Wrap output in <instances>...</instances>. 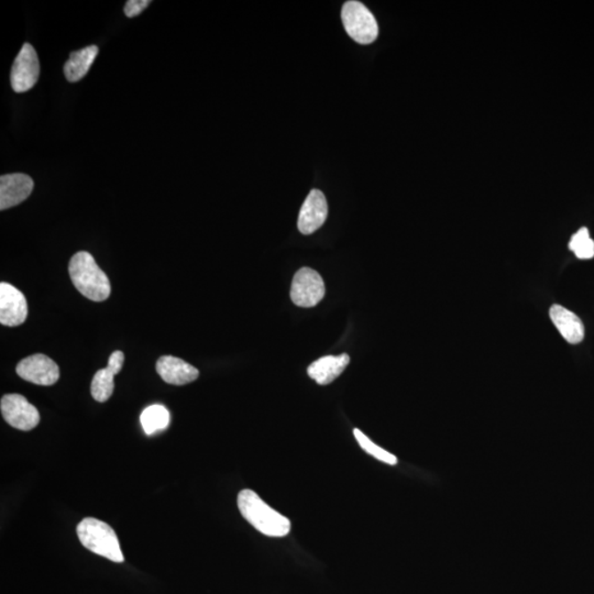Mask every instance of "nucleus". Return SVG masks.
Masks as SVG:
<instances>
[{"instance_id":"19","label":"nucleus","mask_w":594,"mask_h":594,"mask_svg":"<svg viewBox=\"0 0 594 594\" xmlns=\"http://www.w3.org/2000/svg\"><path fill=\"white\" fill-rule=\"evenodd\" d=\"M353 435L356 437L361 448L365 450L367 454L371 455L372 457L380 460L382 463L391 464V466H394V464L398 463V458H396L394 455L388 453V451L382 449L381 447L372 443V441L368 439L361 431H359L358 428L353 431Z\"/></svg>"},{"instance_id":"10","label":"nucleus","mask_w":594,"mask_h":594,"mask_svg":"<svg viewBox=\"0 0 594 594\" xmlns=\"http://www.w3.org/2000/svg\"><path fill=\"white\" fill-rule=\"evenodd\" d=\"M34 179L22 173L4 174L0 178V210L21 204L34 190Z\"/></svg>"},{"instance_id":"4","label":"nucleus","mask_w":594,"mask_h":594,"mask_svg":"<svg viewBox=\"0 0 594 594\" xmlns=\"http://www.w3.org/2000/svg\"><path fill=\"white\" fill-rule=\"evenodd\" d=\"M342 20L348 36L360 44L375 43L379 35V26L375 16L365 4L350 0L344 4Z\"/></svg>"},{"instance_id":"13","label":"nucleus","mask_w":594,"mask_h":594,"mask_svg":"<svg viewBox=\"0 0 594 594\" xmlns=\"http://www.w3.org/2000/svg\"><path fill=\"white\" fill-rule=\"evenodd\" d=\"M155 369L161 379L173 385H186L197 380L200 376V371L195 367L173 356L159 358Z\"/></svg>"},{"instance_id":"14","label":"nucleus","mask_w":594,"mask_h":594,"mask_svg":"<svg viewBox=\"0 0 594 594\" xmlns=\"http://www.w3.org/2000/svg\"><path fill=\"white\" fill-rule=\"evenodd\" d=\"M550 316L556 329L569 344L577 345L582 342L584 338L583 322L574 313L555 304L550 307Z\"/></svg>"},{"instance_id":"9","label":"nucleus","mask_w":594,"mask_h":594,"mask_svg":"<svg viewBox=\"0 0 594 594\" xmlns=\"http://www.w3.org/2000/svg\"><path fill=\"white\" fill-rule=\"evenodd\" d=\"M28 316L27 299L13 285L0 284V322L8 327L24 324Z\"/></svg>"},{"instance_id":"16","label":"nucleus","mask_w":594,"mask_h":594,"mask_svg":"<svg viewBox=\"0 0 594 594\" xmlns=\"http://www.w3.org/2000/svg\"><path fill=\"white\" fill-rule=\"evenodd\" d=\"M98 54L99 48L96 45H90V47L72 52L70 59L64 66L67 80L71 83L81 81L93 66Z\"/></svg>"},{"instance_id":"2","label":"nucleus","mask_w":594,"mask_h":594,"mask_svg":"<svg viewBox=\"0 0 594 594\" xmlns=\"http://www.w3.org/2000/svg\"><path fill=\"white\" fill-rule=\"evenodd\" d=\"M68 273L77 291L94 302H103L112 292L108 276L86 251H80L72 257L68 265Z\"/></svg>"},{"instance_id":"3","label":"nucleus","mask_w":594,"mask_h":594,"mask_svg":"<svg viewBox=\"0 0 594 594\" xmlns=\"http://www.w3.org/2000/svg\"><path fill=\"white\" fill-rule=\"evenodd\" d=\"M76 533L81 544L94 554L105 557L114 563H123L117 534L107 523L94 518H86L77 525Z\"/></svg>"},{"instance_id":"20","label":"nucleus","mask_w":594,"mask_h":594,"mask_svg":"<svg viewBox=\"0 0 594 594\" xmlns=\"http://www.w3.org/2000/svg\"><path fill=\"white\" fill-rule=\"evenodd\" d=\"M150 4V0H129L124 6V13L128 18L139 16Z\"/></svg>"},{"instance_id":"11","label":"nucleus","mask_w":594,"mask_h":594,"mask_svg":"<svg viewBox=\"0 0 594 594\" xmlns=\"http://www.w3.org/2000/svg\"><path fill=\"white\" fill-rule=\"evenodd\" d=\"M329 215L324 193L320 190H312L302 205L298 216V230L303 234H314L326 222Z\"/></svg>"},{"instance_id":"15","label":"nucleus","mask_w":594,"mask_h":594,"mask_svg":"<svg viewBox=\"0 0 594 594\" xmlns=\"http://www.w3.org/2000/svg\"><path fill=\"white\" fill-rule=\"evenodd\" d=\"M349 363L350 357L347 353L321 357L308 367L307 375L320 385H327L337 379Z\"/></svg>"},{"instance_id":"18","label":"nucleus","mask_w":594,"mask_h":594,"mask_svg":"<svg viewBox=\"0 0 594 594\" xmlns=\"http://www.w3.org/2000/svg\"><path fill=\"white\" fill-rule=\"evenodd\" d=\"M569 249L574 252L578 259L589 260L594 257V242L586 227L578 230L571 238Z\"/></svg>"},{"instance_id":"17","label":"nucleus","mask_w":594,"mask_h":594,"mask_svg":"<svg viewBox=\"0 0 594 594\" xmlns=\"http://www.w3.org/2000/svg\"><path fill=\"white\" fill-rule=\"evenodd\" d=\"M140 421L146 434L152 435L168 427L170 413L162 405H151L142 412Z\"/></svg>"},{"instance_id":"12","label":"nucleus","mask_w":594,"mask_h":594,"mask_svg":"<svg viewBox=\"0 0 594 594\" xmlns=\"http://www.w3.org/2000/svg\"><path fill=\"white\" fill-rule=\"evenodd\" d=\"M123 361V352L116 350L110 354L107 368L96 372L91 385V393L95 400L104 403L112 398L115 389L114 377L122 371Z\"/></svg>"},{"instance_id":"1","label":"nucleus","mask_w":594,"mask_h":594,"mask_svg":"<svg viewBox=\"0 0 594 594\" xmlns=\"http://www.w3.org/2000/svg\"><path fill=\"white\" fill-rule=\"evenodd\" d=\"M237 504L243 519L264 535L284 537L291 532L289 519L266 504L255 491L239 492Z\"/></svg>"},{"instance_id":"8","label":"nucleus","mask_w":594,"mask_h":594,"mask_svg":"<svg viewBox=\"0 0 594 594\" xmlns=\"http://www.w3.org/2000/svg\"><path fill=\"white\" fill-rule=\"evenodd\" d=\"M16 372L22 380L36 385H53L59 379V369L57 363L41 353L25 358L24 360L18 363Z\"/></svg>"},{"instance_id":"7","label":"nucleus","mask_w":594,"mask_h":594,"mask_svg":"<svg viewBox=\"0 0 594 594\" xmlns=\"http://www.w3.org/2000/svg\"><path fill=\"white\" fill-rule=\"evenodd\" d=\"M40 75L38 54L30 44L22 45L12 68V87L16 93H26L36 84Z\"/></svg>"},{"instance_id":"6","label":"nucleus","mask_w":594,"mask_h":594,"mask_svg":"<svg viewBox=\"0 0 594 594\" xmlns=\"http://www.w3.org/2000/svg\"><path fill=\"white\" fill-rule=\"evenodd\" d=\"M0 409L4 420L20 431L34 430L40 423V413L20 394H6L2 398Z\"/></svg>"},{"instance_id":"5","label":"nucleus","mask_w":594,"mask_h":594,"mask_svg":"<svg viewBox=\"0 0 594 594\" xmlns=\"http://www.w3.org/2000/svg\"><path fill=\"white\" fill-rule=\"evenodd\" d=\"M325 297V283L321 274L311 268H302L294 275L291 298L298 307H314Z\"/></svg>"}]
</instances>
